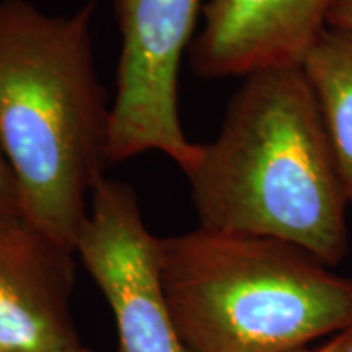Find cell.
Wrapping results in <instances>:
<instances>
[{
	"instance_id": "6da1fadb",
	"label": "cell",
	"mask_w": 352,
	"mask_h": 352,
	"mask_svg": "<svg viewBox=\"0 0 352 352\" xmlns=\"http://www.w3.org/2000/svg\"><path fill=\"white\" fill-rule=\"evenodd\" d=\"M183 173L199 227L285 241L329 267L344 258L349 201L302 65L243 77Z\"/></svg>"
},
{
	"instance_id": "7a4b0ae2",
	"label": "cell",
	"mask_w": 352,
	"mask_h": 352,
	"mask_svg": "<svg viewBox=\"0 0 352 352\" xmlns=\"http://www.w3.org/2000/svg\"><path fill=\"white\" fill-rule=\"evenodd\" d=\"M96 0L51 15L0 0V140L21 219L76 252L87 199L111 165V108L95 67Z\"/></svg>"
},
{
	"instance_id": "3957f363",
	"label": "cell",
	"mask_w": 352,
	"mask_h": 352,
	"mask_svg": "<svg viewBox=\"0 0 352 352\" xmlns=\"http://www.w3.org/2000/svg\"><path fill=\"white\" fill-rule=\"evenodd\" d=\"M158 252L186 352H292L352 331V279L298 246L197 227Z\"/></svg>"
},
{
	"instance_id": "277c9868",
	"label": "cell",
	"mask_w": 352,
	"mask_h": 352,
	"mask_svg": "<svg viewBox=\"0 0 352 352\" xmlns=\"http://www.w3.org/2000/svg\"><path fill=\"white\" fill-rule=\"evenodd\" d=\"M121 36L111 108V164L160 152L184 171L197 144L179 116V65L201 0H113Z\"/></svg>"
},
{
	"instance_id": "5b68a950",
	"label": "cell",
	"mask_w": 352,
	"mask_h": 352,
	"mask_svg": "<svg viewBox=\"0 0 352 352\" xmlns=\"http://www.w3.org/2000/svg\"><path fill=\"white\" fill-rule=\"evenodd\" d=\"M76 254L118 327V352H186L160 279L158 241L131 184L104 176L94 188Z\"/></svg>"
},
{
	"instance_id": "8992f818",
	"label": "cell",
	"mask_w": 352,
	"mask_h": 352,
	"mask_svg": "<svg viewBox=\"0 0 352 352\" xmlns=\"http://www.w3.org/2000/svg\"><path fill=\"white\" fill-rule=\"evenodd\" d=\"M338 0H209L189 46L195 76L243 78L258 70L302 65Z\"/></svg>"
},
{
	"instance_id": "52a82bcc",
	"label": "cell",
	"mask_w": 352,
	"mask_h": 352,
	"mask_svg": "<svg viewBox=\"0 0 352 352\" xmlns=\"http://www.w3.org/2000/svg\"><path fill=\"white\" fill-rule=\"evenodd\" d=\"M76 259L23 219L0 220V352L77 344L70 311Z\"/></svg>"
},
{
	"instance_id": "ba28073f",
	"label": "cell",
	"mask_w": 352,
	"mask_h": 352,
	"mask_svg": "<svg viewBox=\"0 0 352 352\" xmlns=\"http://www.w3.org/2000/svg\"><path fill=\"white\" fill-rule=\"evenodd\" d=\"M352 204V32L328 28L302 63Z\"/></svg>"
},
{
	"instance_id": "9c48e42d",
	"label": "cell",
	"mask_w": 352,
	"mask_h": 352,
	"mask_svg": "<svg viewBox=\"0 0 352 352\" xmlns=\"http://www.w3.org/2000/svg\"><path fill=\"white\" fill-rule=\"evenodd\" d=\"M21 219L20 192L15 175L0 140V220Z\"/></svg>"
},
{
	"instance_id": "30bf717a",
	"label": "cell",
	"mask_w": 352,
	"mask_h": 352,
	"mask_svg": "<svg viewBox=\"0 0 352 352\" xmlns=\"http://www.w3.org/2000/svg\"><path fill=\"white\" fill-rule=\"evenodd\" d=\"M328 28L352 32V0H338L329 15Z\"/></svg>"
},
{
	"instance_id": "8fae6325",
	"label": "cell",
	"mask_w": 352,
	"mask_h": 352,
	"mask_svg": "<svg viewBox=\"0 0 352 352\" xmlns=\"http://www.w3.org/2000/svg\"><path fill=\"white\" fill-rule=\"evenodd\" d=\"M352 347V331L338 334V336L327 340L318 347H303V349L292 352H347Z\"/></svg>"
},
{
	"instance_id": "7c38bea8",
	"label": "cell",
	"mask_w": 352,
	"mask_h": 352,
	"mask_svg": "<svg viewBox=\"0 0 352 352\" xmlns=\"http://www.w3.org/2000/svg\"><path fill=\"white\" fill-rule=\"evenodd\" d=\"M50 352H90V351L85 349V347H83L80 342H77V344L63 347V349H54V351H50Z\"/></svg>"
},
{
	"instance_id": "4fadbf2b",
	"label": "cell",
	"mask_w": 352,
	"mask_h": 352,
	"mask_svg": "<svg viewBox=\"0 0 352 352\" xmlns=\"http://www.w3.org/2000/svg\"><path fill=\"white\" fill-rule=\"evenodd\" d=\"M347 352H352V347H351V349H349V351H347Z\"/></svg>"
}]
</instances>
